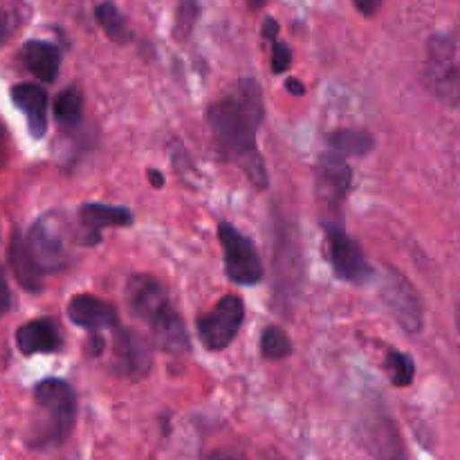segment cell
<instances>
[{
	"mask_svg": "<svg viewBox=\"0 0 460 460\" xmlns=\"http://www.w3.org/2000/svg\"><path fill=\"white\" fill-rule=\"evenodd\" d=\"M263 119V97L254 79L238 81L232 93L211 103L207 111V124L218 155L236 164L259 189L268 187V169L256 144Z\"/></svg>",
	"mask_w": 460,
	"mask_h": 460,
	"instance_id": "1",
	"label": "cell"
},
{
	"mask_svg": "<svg viewBox=\"0 0 460 460\" xmlns=\"http://www.w3.org/2000/svg\"><path fill=\"white\" fill-rule=\"evenodd\" d=\"M126 299L135 317L142 319L153 332L157 349L169 355L189 353V331L160 281L148 274H133L126 286Z\"/></svg>",
	"mask_w": 460,
	"mask_h": 460,
	"instance_id": "2",
	"label": "cell"
},
{
	"mask_svg": "<svg viewBox=\"0 0 460 460\" xmlns=\"http://www.w3.org/2000/svg\"><path fill=\"white\" fill-rule=\"evenodd\" d=\"M36 404H39L43 420L36 429L34 445L36 449L58 447L70 438L76 420V398L70 385L63 380H43L34 391Z\"/></svg>",
	"mask_w": 460,
	"mask_h": 460,
	"instance_id": "3",
	"label": "cell"
},
{
	"mask_svg": "<svg viewBox=\"0 0 460 460\" xmlns=\"http://www.w3.org/2000/svg\"><path fill=\"white\" fill-rule=\"evenodd\" d=\"M425 85L443 102L460 106V27L429 40Z\"/></svg>",
	"mask_w": 460,
	"mask_h": 460,
	"instance_id": "4",
	"label": "cell"
},
{
	"mask_svg": "<svg viewBox=\"0 0 460 460\" xmlns=\"http://www.w3.org/2000/svg\"><path fill=\"white\" fill-rule=\"evenodd\" d=\"M358 438L368 456L376 460H407L402 436L385 404L373 402L364 409L358 425Z\"/></svg>",
	"mask_w": 460,
	"mask_h": 460,
	"instance_id": "5",
	"label": "cell"
},
{
	"mask_svg": "<svg viewBox=\"0 0 460 460\" xmlns=\"http://www.w3.org/2000/svg\"><path fill=\"white\" fill-rule=\"evenodd\" d=\"M218 238L223 245L225 272L234 283L241 286H256L263 281L265 270L254 243L247 236H243L232 223L218 225Z\"/></svg>",
	"mask_w": 460,
	"mask_h": 460,
	"instance_id": "6",
	"label": "cell"
},
{
	"mask_svg": "<svg viewBox=\"0 0 460 460\" xmlns=\"http://www.w3.org/2000/svg\"><path fill=\"white\" fill-rule=\"evenodd\" d=\"M243 319H245V305H243L241 296H223L214 310L198 317V337L202 340L205 349L223 350L236 340Z\"/></svg>",
	"mask_w": 460,
	"mask_h": 460,
	"instance_id": "7",
	"label": "cell"
},
{
	"mask_svg": "<svg viewBox=\"0 0 460 460\" xmlns=\"http://www.w3.org/2000/svg\"><path fill=\"white\" fill-rule=\"evenodd\" d=\"M25 245L40 272H58L67 265V247L63 241L61 225L54 214H45L31 225Z\"/></svg>",
	"mask_w": 460,
	"mask_h": 460,
	"instance_id": "8",
	"label": "cell"
},
{
	"mask_svg": "<svg viewBox=\"0 0 460 460\" xmlns=\"http://www.w3.org/2000/svg\"><path fill=\"white\" fill-rule=\"evenodd\" d=\"M326 245L328 259H331L332 272L349 283H367L373 277V270L368 265L367 256L359 250L358 243L344 232L341 225H326Z\"/></svg>",
	"mask_w": 460,
	"mask_h": 460,
	"instance_id": "9",
	"label": "cell"
},
{
	"mask_svg": "<svg viewBox=\"0 0 460 460\" xmlns=\"http://www.w3.org/2000/svg\"><path fill=\"white\" fill-rule=\"evenodd\" d=\"M382 299L386 308L395 317V322L407 332H418L422 328V305L418 299L411 283L398 274L395 270H386V277L382 281Z\"/></svg>",
	"mask_w": 460,
	"mask_h": 460,
	"instance_id": "10",
	"label": "cell"
},
{
	"mask_svg": "<svg viewBox=\"0 0 460 460\" xmlns=\"http://www.w3.org/2000/svg\"><path fill=\"white\" fill-rule=\"evenodd\" d=\"M112 362L119 376L144 377L151 371L153 350L151 344L139 332L130 328H115V341H112Z\"/></svg>",
	"mask_w": 460,
	"mask_h": 460,
	"instance_id": "11",
	"label": "cell"
},
{
	"mask_svg": "<svg viewBox=\"0 0 460 460\" xmlns=\"http://www.w3.org/2000/svg\"><path fill=\"white\" fill-rule=\"evenodd\" d=\"M67 317L75 326L85 328L90 332L99 331H115L119 326V317H117L115 305H111L108 301L97 299L93 295H76L72 296L70 304H67Z\"/></svg>",
	"mask_w": 460,
	"mask_h": 460,
	"instance_id": "12",
	"label": "cell"
},
{
	"mask_svg": "<svg viewBox=\"0 0 460 460\" xmlns=\"http://www.w3.org/2000/svg\"><path fill=\"white\" fill-rule=\"evenodd\" d=\"M79 223L84 227L81 245H97L106 227H128L133 225V214L126 207H111L90 202L79 209Z\"/></svg>",
	"mask_w": 460,
	"mask_h": 460,
	"instance_id": "13",
	"label": "cell"
},
{
	"mask_svg": "<svg viewBox=\"0 0 460 460\" xmlns=\"http://www.w3.org/2000/svg\"><path fill=\"white\" fill-rule=\"evenodd\" d=\"M350 184H353V171L344 157L332 151L319 157L317 189L323 200L337 205L350 191Z\"/></svg>",
	"mask_w": 460,
	"mask_h": 460,
	"instance_id": "14",
	"label": "cell"
},
{
	"mask_svg": "<svg viewBox=\"0 0 460 460\" xmlns=\"http://www.w3.org/2000/svg\"><path fill=\"white\" fill-rule=\"evenodd\" d=\"M12 102L25 115L31 137L40 139L48 130L49 99L45 88L36 84H18L12 88Z\"/></svg>",
	"mask_w": 460,
	"mask_h": 460,
	"instance_id": "15",
	"label": "cell"
},
{
	"mask_svg": "<svg viewBox=\"0 0 460 460\" xmlns=\"http://www.w3.org/2000/svg\"><path fill=\"white\" fill-rule=\"evenodd\" d=\"M16 344L22 355L39 353H57L61 349L63 340L58 326L52 319H34L27 322L16 331Z\"/></svg>",
	"mask_w": 460,
	"mask_h": 460,
	"instance_id": "16",
	"label": "cell"
},
{
	"mask_svg": "<svg viewBox=\"0 0 460 460\" xmlns=\"http://www.w3.org/2000/svg\"><path fill=\"white\" fill-rule=\"evenodd\" d=\"M22 63H25V67L36 79L45 81V84H52L58 75L61 54L48 40H30L22 48Z\"/></svg>",
	"mask_w": 460,
	"mask_h": 460,
	"instance_id": "17",
	"label": "cell"
},
{
	"mask_svg": "<svg viewBox=\"0 0 460 460\" xmlns=\"http://www.w3.org/2000/svg\"><path fill=\"white\" fill-rule=\"evenodd\" d=\"M9 259H12L13 274H16L18 283L25 288L27 292H40L43 288V272L39 270V265L34 263V259L30 256L25 245V238L21 234L12 238V252H9Z\"/></svg>",
	"mask_w": 460,
	"mask_h": 460,
	"instance_id": "18",
	"label": "cell"
},
{
	"mask_svg": "<svg viewBox=\"0 0 460 460\" xmlns=\"http://www.w3.org/2000/svg\"><path fill=\"white\" fill-rule=\"evenodd\" d=\"M373 137L367 130L341 128L328 135V146L341 157H364L373 151Z\"/></svg>",
	"mask_w": 460,
	"mask_h": 460,
	"instance_id": "19",
	"label": "cell"
},
{
	"mask_svg": "<svg viewBox=\"0 0 460 460\" xmlns=\"http://www.w3.org/2000/svg\"><path fill=\"white\" fill-rule=\"evenodd\" d=\"M94 18L102 25V30L106 31L108 39L115 40V43H128L133 36H130L128 25H126V18L121 16L119 9L115 7V3L106 0V3H99L94 7Z\"/></svg>",
	"mask_w": 460,
	"mask_h": 460,
	"instance_id": "20",
	"label": "cell"
},
{
	"mask_svg": "<svg viewBox=\"0 0 460 460\" xmlns=\"http://www.w3.org/2000/svg\"><path fill=\"white\" fill-rule=\"evenodd\" d=\"M54 117L63 126H76L84 117V94L79 88L70 85L54 99Z\"/></svg>",
	"mask_w": 460,
	"mask_h": 460,
	"instance_id": "21",
	"label": "cell"
},
{
	"mask_svg": "<svg viewBox=\"0 0 460 460\" xmlns=\"http://www.w3.org/2000/svg\"><path fill=\"white\" fill-rule=\"evenodd\" d=\"M261 353L268 359H283L292 353V341L288 332L279 326H268L261 335Z\"/></svg>",
	"mask_w": 460,
	"mask_h": 460,
	"instance_id": "22",
	"label": "cell"
},
{
	"mask_svg": "<svg viewBox=\"0 0 460 460\" xmlns=\"http://www.w3.org/2000/svg\"><path fill=\"white\" fill-rule=\"evenodd\" d=\"M198 16H200V4L198 0H178L175 7V27L173 36L178 40H187L196 27Z\"/></svg>",
	"mask_w": 460,
	"mask_h": 460,
	"instance_id": "23",
	"label": "cell"
},
{
	"mask_svg": "<svg viewBox=\"0 0 460 460\" xmlns=\"http://www.w3.org/2000/svg\"><path fill=\"white\" fill-rule=\"evenodd\" d=\"M386 368H389V377L395 386H409L413 382V359L409 355L398 353V350H391L389 358H386Z\"/></svg>",
	"mask_w": 460,
	"mask_h": 460,
	"instance_id": "24",
	"label": "cell"
},
{
	"mask_svg": "<svg viewBox=\"0 0 460 460\" xmlns=\"http://www.w3.org/2000/svg\"><path fill=\"white\" fill-rule=\"evenodd\" d=\"M292 63V52L286 43L281 40H274L272 45V72L274 75H283V72L290 67Z\"/></svg>",
	"mask_w": 460,
	"mask_h": 460,
	"instance_id": "25",
	"label": "cell"
},
{
	"mask_svg": "<svg viewBox=\"0 0 460 460\" xmlns=\"http://www.w3.org/2000/svg\"><path fill=\"white\" fill-rule=\"evenodd\" d=\"M9 308H12V290H9L4 274L0 272V314L7 313Z\"/></svg>",
	"mask_w": 460,
	"mask_h": 460,
	"instance_id": "26",
	"label": "cell"
},
{
	"mask_svg": "<svg viewBox=\"0 0 460 460\" xmlns=\"http://www.w3.org/2000/svg\"><path fill=\"white\" fill-rule=\"evenodd\" d=\"M13 27H16V18H13L12 13H3V16H0V45L12 36Z\"/></svg>",
	"mask_w": 460,
	"mask_h": 460,
	"instance_id": "27",
	"label": "cell"
},
{
	"mask_svg": "<svg viewBox=\"0 0 460 460\" xmlns=\"http://www.w3.org/2000/svg\"><path fill=\"white\" fill-rule=\"evenodd\" d=\"M353 3L359 13H364V16H373V13H377V9L382 7L385 0H353Z\"/></svg>",
	"mask_w": 460,
	"mask_h": 460,
	"instance_id": "28",
	"label": "cell"
},
{
	"mask_svg": "<svg viewBox=\"0 0 460 460\" xmlns=\"http://www.w3.org/2000/svg\"><path fill=\"white\" fill-rule=\"evenodd\" d=\"M103 346H106V341H103V337H99V332H93V337H90V344H88V355H93V358H97V355L103 353Z\"/></svg>",
	"mask_w": 460,
	"mask_h": 460,
	"instance_id": "29",
	"label": "cell"
},
{
	"mask_svg": "<svg viewBox=\"0 0 460 460\" xmlns=\"http://www.w3.org/2000/svg\"><path fill=\"white\" fill-rule=\"evenodd\" d=\"M277 34H279V22L274 21V18H265L263 21V39L268 40H277Z\"/></svg>",
	"mask_w": 460,
	"mask_h": 460,
	"instance_id": "30",
	"label": "cell"
},
{
	"mask_svg": "<svg viewBox=\"0 0 460 460\" xmlns=\"http://www.w3.org/2000/svg\"><path fill=\"white\" fill-rule=\"evenodd\" d=\"M202 460H241V458L232 456V454H223V452H211V454H207V456L202 458Z\"/></svg>",
	"mask_w": 460,
	"mask_h": 460,
	"instance_id": "31",
	"label": "cell"
},
{
	"mask_svg": "<svg viewBox=\"0 0 460 460\" xmlns=\"http://www.w3.org/2000/svg\"><path fill=\"white\" fill-rule=\"evenodd\" d=\"M288 90H290L292 94H304V84L296 79H288Z\"/></svg>",
	"mask_w": 460,
	"mask_h": 460,
	"instance_id": "32",
	"label": "cell"
},
{
	"mask_svg": "<svg viewBox=\"0 0 460 460\" xmlns=\"http://www.w3.org/2000/svg\"><path fill=\"white\" fill-rule=\"evenodd\" d=\"M148 175H151L153 187H162V184H164V180H162V173H160V171H148Z\"/></svg>",
	"mask_w": 460,
	"mask_h": 460,
	"instance_id": "33",
	"label": "cell"
},
{
	"mask_svg": "<svg viewBox=\"0 0 460 460\" xmlns=\"http://www.w3.org/2000/svg\"><path fill=\"white\" fill-rule=\"evenodd\" d=\"M268 3L270 0H247V4H250L252 12H259V9H263Z\"/></svg>",
	"mask_w": 460,
	"mask_h": 460,
	"instance_id": "34",
	"label": "cell"
},
{
	"mask_svg": "<svg viewBox=\"0 0 460 460\" xmlns=\"http://www.w3.org/2000/svg\"><path fill=\"white\" fill-rule=\"evenodd\" d=\"M3 144H4V130L0 126V160H3Z\"/></svg>",
	"mask_w": 460,
	"mask_h": 460,
	"instance_id": "35",
	"label": "cell"
},
{
	"mask_svg": "<svg viewBox=\"0 0 460 460\" xmlns=\"http://www.w3.org/2000/svg\"><path fill=\"white\" fill-rule=\"evenodd\" d=\"M458 331H460V308H458Z\"/></svg>",
	"mask_w": 460,
	"mask_h": 460,
	"instance_id": "36",
	"label": "cell"
},
{
	"mask_svg": "<svg viewBox=\"0 0 460 460\" xmlns=\"http://www.w3.org/2000/svg\"><path fill=\"white\" fill-rule=\"evenodd\" d=\"M279 460H281V458H279Z\"/></svg>",
	"mask_w": 460,
	"mask_h": 460,
	"instance_id": "37",
	"label": "cell"
}]
</instances>
